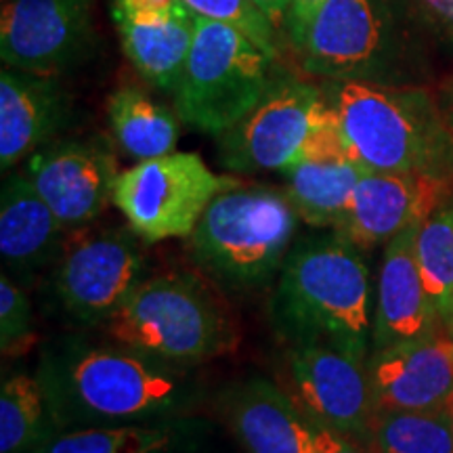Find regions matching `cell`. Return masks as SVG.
<instances>
[{
    "instance_id": "1",
    "label": "cell",
    "mask_w": 453,
    "mask_h": 453,
    "mask_svg": "<svg viewBox=\"0 0 453 453\" xmlns=\"http://www.w3.org/2000/svg\"><path fill=\"white\" fill-rule=\"evenodd\" d=\"M36 378L57 433L174 420L189 416L203 396L194 367L81 334L49 340Z\"/></svg>"
},
{
    "instance_id": "2",
    "label": "cell",
    "mask_w": 453,
    "mask_h": 453,
    "mask_svg": "<svg viewBox=\"0 0 453 453\" xmlns=\"http://www.w3.org/2000/svg\"><path fill=\"white\" fill-rule=\"evenodd\" d=\"M426 36L411 0H326L292 49L300 70L319 81L418 87Z\"/></svg>"
},
{
    "instance_id": "3",
    "label": "cell",
    "mask_w": 453,
    "mask_h": 453,
    "mask_svg": "<svg viewBox=\"0 0 453 453\" xmlns=\"http://www.w3.org/2000/svg\"><path fill=\"white\" fill-rule=\"evenodd\" d=\"M271 319L288 344H324L367 359L373 304L359 248L336 231L294 243L271 298Z\"/></svg>"
},
{
    "instance_id": "4",
    "label": "cell",
    "mask_w": 453,
    "mask_h": 453,
    "mask_svg": "<svg viewBox=\"0 0 453 453\" xmlns=\"http://www.w3.org/2000/svg\"><path fill=\"white\" fill-rule=\"evenodd\" d=\"M321 88L361 166L453 177V133L428 90L327 81Z\"/></svg>"
},
{
    "instance_id": "5",
    "label": "cell",
    "mask_w": 453,
    "mask_h": 453,
    "mask_svg": "<svg viewBox=\"0 0 453 453\" xmlns=\"http://www.w3.org/2000/svg\"><path fill=\"white\" fill-rule=\"evenodd\" d=\"M111 342L174 365L196 367L237 347V332L223 304L200 277H145L99 326Z\"/></svg>"
},
{
    "instance_id": "6",
    "label": "cell",
    "mask_w": 453,
    "mask_h": 453,
    "mask_svg": "<svg viewBox=\"0 0 453 453\" xmlns=\"http://www.w3.org/2000/svg\"><path fill=\"white\" fill-rule=\"evenodd\" d=\"M298 223L286 191L242 183L206 208L189 235L191 258L229 290H257L281 271Z\"/></svg>"
},
{
    "instance_id": "7",
    "label": "cell",
    "mask_w": 453,
    "mask_h": 453,
    "mask_svg": "<svg viewBox=\"0 0 453 453\" xmlns=\"http://www.w3.org/2000/svg\"><path fill=\"white\" fill-rule=\"evenodd\" d=\"M277 59L237 27L197 15L173 93L180 122L214 137L234 128L273 84L281 70Z\"/></svg>"
},
{
    "instance_id": "8",
    "label": "cell",
    "mask_w": 453,
    "mask_h": 453,
    "mask_svg": "<svg viewBox=\"0 0 453 453\" xmlns=\"http://www.w3.org/2000/svg\"><path fill=\"white\" fill-rule=\"evenodd\" d=\"M242 185L217 174L197 154H173L134 164L113 187L111 203L145 243L189 237L217 196Z\"/></svg>"
},
{
    "instance_id": "9",
    "label": "cell",
    "mask_w": 453,
    "mask_h": 453,
    "mask_svg": "<svg viewBox=\"0 0 453 453\" xmlns=\"http://www.w3.org/2000/svg\"><path fill=\"white\" fill-rule=\"evenodd\" d=\"M332 122L321 84L280 70L258 105L219 134V160L231 173H283L298 164L317 130Z\"/></svg>"
},
{
    "instance_id": "10",
    "label": "cell",
    "mask_w": 453,
    "mask_h": 453,
    "mask_svg": "<svg viewBox=\"0 0 453 453\" xmlns=\"http://www.w3.org/2000/svg\"><path fill=\"white\" fill-rule=\"evenodd\" d=\"M143 243L130 226L72 231L50 280L61 313L76 326L104 324L147 277Z\"/></svg>"
},
{
    "instance_id": "11",
    "label": "cell",
    "mask_w": 453,
    "mask_h": 453,
    "mask_svg": "<svg viewBox=\"0 0 453 453\" xmlns=\"http://www.w3.org/2000/svg\"><path fill=\"white\" fill-rule=\"evenodd\" d=\"M281 372L280 387L307 416L350 443L372 447L376 407L367 359L324 344H290Z\"/></svg>"
},
{
    "instance_id": "12",
    "label": "cell",
    "mask_w": 453,
    "mask_h": 453,
    "mask_svg": "<svg viewBox=\"0 0 453 453\" xmlns=\"http://www.w3.org/2000/svg\"><path fill=\"white\" fill-rule=\"evenodd\" d=\"M95 41V0H3L4 67L59 76L90 57Z\"/></svg>"
},
{
    "instance_id": "13",
    "label": "cell",
    "mask_w": 453,
    "mask_h": 453,
    "mask_svg": "<svg viewBox=\"0 0 453 453\" xmlns=\"http://www.w3.org/2000/svg\"><path fill=\"white\" fill-rule=\"evenodd\" d=\"M24 174L72 234L104 214L120 170L110 141L95 134L50 141L27 157Z\"/></svg>"
},
{
    "instance_id": "14",
    "label": "cell",
    "mask_w": 453,
    "mask_h": 453,
    "mask_svg": "<svg viewBox=\"0 0 453 453\" xmlns=\"http://www.w3.org/2000/svg\"><path fill=\"white\" fill-rule=\"evenodd\" d=\"M449 200H453V177L367 170L355 187L349 212L336 234L359 250H372L422 225Z\"/></svg>"
},
{
    "instance_id": "15",
    "label": "cell",
    "mask_w": 453,
    "mask_h": 453,
    "mask_svg": "<svg viewBox=\"0 0 453 453\" xmlns=\"http://www.w3.org/2000/svg\"><path fill=\"white\" fill-rule=\"evenodd\" d=\"M372 399L382 411L453 410V334L445 326L367 357Z\"/></svg>"
},
{
    "instance_id": "16",
    "label": "cell",
    "mask_w": 453,
    "mask_h": 453,
    "mask_svg": "<svg viewBox=\"0 0 453 453\" xmlns=\"http://www.w3.org/2000/svg\"><path fill=\"white\" fill-rule=\"evenodd\" d=\"M226 420L246 453H334L349 445L265 378L242 382L226 396Z\"/></svg>"
},
{
    "instance_id": "17",
    "label": "cell",
    "mask_w": 453,
    "mask_h": 453,
    "mask_svg": "<svg viewBox=\"0 0 453 453\" xmlns=\"http://www.w3.org/2000/svg\"><path fill=\"white\" fill-rule=\"evenodd\" d=\"M72 97L59 76L3 67L0 72V166L15 168L72 122Z\"/></svg>"
},
{
    "instance_id": "18",
    "label": "cell",
    "mask_w": 453,
    "mask_h": 453,
    "mask_svg": "<svg viewBox=\"0 0 453 453\" xmlns=\"http://www.w3.org/2000/svg\"><path fill=\"white\" fill-rule=\"evenodd\" d=\"M418 229L420 225L411 226L384 248L373 303V350L422 338L443 326L422 281L416 252Z\"/></svg>"
},
{
    "instance_id": "19",
    "label": "cell",
    "mask_w": 453,
    "mask_h": 453,
    "mask_svg": "<svg viewBox=\"0 0 453 453\" xmlns=\"http://www.w3.org/2000/svg\"><path fill=\"white\" fill-rule=\"evenodd\" d=\"M127 59L145 82L174 93L196 34L197 15L183 0L156 9H111Z\"/></svg>"
},
{
    "instance_id": "20",
    "label": "cell",
    "mask_w": 453,
    "mask_h": 453,
    "mask_svg": "<svg viewBox=\"0 0 453 453\" xmlns=\"http://www.w3.org/2000/svg\"><path fill=\"white\" fill-rule=\"evenodd\" d=\"M70 231L38 196L24 173H11L0 194V257L15 281L32 280L59 260Z\"/></svg>"
},
{
    "instance_id": "21",
    "label": "cell",
    "mask_w": 453,
    "mask_h": 453,
    "mask_svg": "<svg viewBox=\"0 0 453 453\" xmlns=\"http://www.w3.org/2000/svg\"><path fill=\"white\" fill-rule=\"evenodd\" d=\"M200 424L185 416L162 422L67 430L57 433L34 453H183L194 447Z\"/></svg>"
},
{
    "instance_id": "22",
    "label": "cell",
    "mask_w": 453,
    "mask_h": 453,
    "mask_svg": "<svg viewBox=\"0 0 453 453\" xmlns=\"http://www.w3.org/2000/svg\"><path fill=\"white\" fill-rule=\"evenodd\" d=\"M365 173L367 168L355 160L300 162L281 173L286 177L283 191L304 225L336 231Z\"/></svg>"
},
{
    "instance_id": "23",
    "label": "cell",
    "mask_w": 453,
    "mask_h": 453,
    "mask_svg": "<svg viewBox=\"0 0 453 453\" xmlns=\"http://www.w3.org/2000/svg\"><path fill=\"white\" fill-rule=\"evenodd\" d=\"M107 118L118 147L137 162L173 154L179 143L180 118L137 87H122L111 93Z\"/></svg>"
},
{
    "instance_id": "24",
    "label": "cell",
    "mask_w": 453,
    "mask_h": 453,
    "mask_svg": "<svg viewBox=\"0 0 453 453\" xmlns=\"http://www.w3.org/2000/svg\"><path fill=\"white\" fill-rule=\"evenodd\" d=\"M57 428L36 376L15 373L0 388V453H34Z\"/></svg>"
},
{
    "instance_id": "25",
    "label": "cell",
    "mask_w": 453,
    "mask_h": 453,
    "mask_svg": "<svg viewBox=\"0 0 453 453\" xmlns=\"http://www.w3.org/2000/svg\"><path fill=\"white\" fill-rule=\"evenodd\" d=\"M416 252L424 288L441 324L453 334V200L420 225Z\"/></svg>"
},
{
    "instance_id": "26",
    "label": "cell",
    "mask_w": 453,
    "mask_h": 453,
    "mask_svg": "<svg viewBox=\"0 0 453 453\" xmlns=\"http://www.w3.org/2000/svg\"><path fill=\"white\" fill-rule=\"evenodd\" d=\"M376 453H453V410L376 413Z\"/></svg>"
},
{
    "instance_id": "27",
    "label": "cell",
    "mask_w": 453,
    "mask_h": 453,
    "mask_svg": "<svg viewBox=\"0 0 453 453\" xmlns=\"http://www.w3.org/2000/svg\"><path fill=\"white\" fill-rule=\"evenodd\" d=\"M196 15L229 24L252 38L260 49L280 57V30L271 24L252 0H183Z\"/></svg>"
},
{
    "instance_id": "28",
    "label": "cell",
    "mask_w": 453,
    "mask_h": 453,
    "mask_svg": "<svg viewBox=\"0 0 453 453\" xmlns=\"http://www.w3.org/2000/svg\"><path fill=\"white\" fill-rule=\"evenodd\" d=\"M36 342L32 304L15 280L0 277V349L4 357L24 355Z\"/></svg>"
},
{
    "instance_id": "29",
    "label": "cell",
    "mask_w": 453,
    "mask_h": 453,
    "mask_svg": "<svg viewBox=\"0 0 453 453\" xmlns=\"http://www.w3.org/2000/svg\"><path fill=\"white\" fill-rule=\"evenodd\" d=\"M411 3L433 38L453 50V0H411Z\"/></svg>"
},
{
    "instance_id": "30",
    "label": "cell",
    "mask_w": 453,
    "mask_h": 453,
    "mask_svg": "<svg viewBox=\"0 0 453 453\" xmlns=\"http://www.w3.org/2000/svg\"><path fill=\"white\" fill-rule=\"evenodd\" d=\"M324 3H326V0H292L286 27H283V34H286L290 44H294L300 36H303L304 27H307V24H309V19L313 17L315 11L319 9Z\"/></svg>"
},
{
    "instance_id": "31",
    "label": "cell",
    "mask_w": 453,
    "mask_h": 453,
    "mask_svg": "<svg viewBox=\"0 0 453 453\" xmlns=\"http://www.w3.org/2000/svg\"><path fill=\"white\" fill-rule=\"evenodd\" d=\"M252 4L267 17L277 30L283 32L288 21V13H290L292 0H252Z\"/></svg>"
},
{
    "instance_id": "32",
    "label": "cell",
    "mask_w": 453,
    "mask_h": 453,
    "mask_svg": "<svg viewBox=\"0 0 453 453\" xmlns=\"http://www.w3.org/2000/svg\"><path fill=\"white\" fill-rule=\"evenodd\" d=\"M439 105H441V110H443L445 120H447V124H449V128L453 133V78L449 82H445L443 88H441Z\"/></svg>"
},
{
    "instance_id": "33",
    "label": "cell",
    "mask_w": 453,
    "mask_h": 453,
    "mask_svg": "<svg viewBox=\"0 0 453 453\" xmlns=\"http://www.w3.org/2000/svg\"><path fill=\"white\" fill-rule=\"evenodd\" d=\"M334 453H376L372 449V447H365V445H357V443H349L344 445L342 449L334 451Z\"/></svg>"
}]
</instances>
